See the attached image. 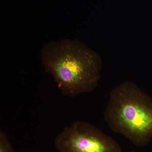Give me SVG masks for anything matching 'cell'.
<instances>
[{
    "label": "cell",
    "instance_id": "1",
    "mask_svg": "<svg viewBox=\"0 0 152 152\" xmlns=\"http://www.w3.org/2000/svg\"><path fill=\"white\" fill-rule=\"evenodd\" d=\"M41 59L64 96L75 97L98 87L102 61L100 55L77 39L48 43L42 48Z\"/></svg>",
    "mask_w": 152,
    "mask_h": 152
},
{
    "label": "cell",
    "instance_id": "2",
    "mask_svg": "<svg viewBox=\"0 0 152 152\" xmlns=\"http://www.w3.org/2000/svg\"><path fill=\"white\" fill-rule=\"evenodd\" d=\"M104 118L113 132L137 147L145 146L151 140L152 98L133 82H124L111 91Z\"/></svg>",
    "mask_w": 152,
    "mask_h": 152
},
{
    "label": "cell",
    "instance_id": "3",
    "mask_svg": "<svg viewBox=\"0 0 152 152\" xmlns=\"http://www.w3.org/2000/svg\"><path fill=\"white\" fill-rule=\"evenodd\" d=\"M54 144L59 152H122L119 144L99 128L76 121L57 136Z\"/></svg>",
    "mask_w": 152,
    "mask_h": 152
},
{
    "label": "cell",
    "instance_id": "4",
    "mask_svg": "<svg viewBox=\"0 0 152 152\" xmlns=\"http://www.w3.org/2000/svg\"><path fill=\"white\" fill-rule=\"evenodd\" d=\"M0 152H15L6 133L1 129L0 130Z\"/></svg>",
    "mask_w": 152,
    "mask_h": 152
},
{
    "label": "cell",
    "instance_id": "5",
    "mask_svg": "<svg viewBox=\"0 0 152 152\" xmlns=\"http://www.w3.org/2000/svg\"><path fill=\"white\" fill-rule=\"evenodd\" d=\"M129 152H136L135 151H130Z\"/></svg>",
    "mask_w": 152,
    "mask_h": 152
}]
</instances>
